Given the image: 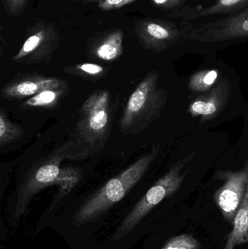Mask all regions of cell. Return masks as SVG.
Wrapping results in <instances>:
<instances>
[{
  "label": "cell",
  "instance_id": "cell-23",
  "mask_svg": "<svg viewBox=\"0 0 248 249\" xmlns=\"http://www.w3.org/2000/svg\"><path fill=\"white\" fill-rule=\"evenodd\" d=\"M72 1H81L82 0H72Z\"/></svg>",
  "mask_w": 248,
  "mask_h": 249
},
{
  "label": "cell",
  "instance_id": "cell-17",
  "mask_svg": "<svg viewBox=\"0 0 248 249\" xmlns=\"http://www.w3.org/2000/svg\"><path fill=\"white\" fill-rule=\"evenodd\" d=\"M24 130L18 124L10 121L3 109L0 111V146L13 143L22 137Z\"/></svg>",
  "mask_w": 248,
  "mask_h": 249
},
{
  "label": "cell",
  "instance_id": "cell-8",
  "mask_svg": "<svg viewBox=\"0 0 248 249\" xmlns=\"http://www.w3.org/2000/svg\"><path fill=\"white\" fill-rule=\"evenodd\" d=\"M134 28L141 47L154 53L167 51L183 39L184 34L173 22L151 18L137 20Z\"/></svg>",
  "mask_w": 248,
  "mask_h": 249
},
{
  "label": "cell",
  "instance_id": "cell-5",
  "mask_svg": "<svg viewBox=\"0 0 248 249\" xmlns=\"http://www.w3.org/2000/svg\"><path fill=\"white\" fill-rule=\"evenodd\" d=\"M64 159H71L68 143L58 147L45 159L38 162L29 171L19 189L15 217L19 219L34 195L51 185H55Z\"/></svg>",
  "mask_w": 248,
  "mask_h": 249
},
{
  "label": "cell",
  "instance_id": "cell-7",
  "mask_svg": "<svg viewBox=\"0 0 248 249\" xmlns=\"http://www.w3.org/2000/svg\"><path fill=\"white\" fill-rule=\"evenodd\" d=\"M248 38V7L231 16L185 30L183 39L216 43Z\"/></svg>",
  "mask_w": 248,
  "mask_h": 249
},
{
  "label": "cell",
  "instance_id": "cell-4",
  "mask_svg": "<svg viewBox=\"0 0 248 249\" xmlns=\"http://www.w3.org/2000/svg\"><path fill=\"white\" fill-rule=\"evenodd\" d=\"M195 156V153L189 154L186 158L178 161L167 174L147 191L122 221L114 235L115 241H118L129 234L155 206L180 189L188 174V171H183V168Z\"/></svg>",
  "mask_w": 248,
  "mask_h": 249
},
{
  "label": "cell",
  "instance_id": "cell-18",
  "mask_svg": "<svg viewBox=\"0 0 248 249\" xmlns=\"http://www.w3.org/2000/svg\"><path fill=\"white\" fill-rule=\"evenodd\" d=\"M64 71L67 74L84 77V78L99 79L104 75L106 70L104 67L93 63H81L68 66L64 69Z\"/></svg>",
  "mask_w": 248,
  "mask_h": 249
},
{
  "label": "cell",
  "instance_id": "cell-9",
  "mask_svg": "<svg viewBox=\"0 0 248 249\" xmlns=\"http://www.w3.org/2000/svg\"><path fill=\"white\" fill-rule=\"evenodd\" d=\"M218 178L225 180L217 190L215 201L226 221L234 225V218L244 198L248 179V166L241 171L217 172Z\"/></svg>",
  "mask_w": 248,
  "mask_h": 249
},
{
  "label": "cell",
  "instance_id": "cell-12",
  "mask_svg": "<svg viewBox=\"0 0 248 249\" xmlns=\"http://www.w3.org/2000/svg\"><path fill=\"white\" fill-rule=\"evenodd\" d=\"M124 32L119 28L106 29L92 36L87 44L90 58L103 61H115L123 53Z\"/></svg>",
  "mask_w": 248,
  "mask_h": 249
},
{
  "label": "cell",
  "instance_id": "cell-11",
  "mask_svg": "<svg viewBox=\"0 0 248 249\" xmlns=\"http://www.w3.org/2000/svg\"><path fill=\"white\" fill-rule=\"evenodd\" d=\"M231 94V85L227 80L218 83L209 91L201 95L189 105V113L200 118V122L211 121L224 109Z\"/></svg>",
  "mask_w": 248,
  "mask_h": 249
},
{
  "label": "cell",
  "instance_id": "cell-13",
  "mask_svg": "<svg viewBox=\"0 0 248 249\" xmlns=\"http://www.w3.org/2000/svg\"><path fill=\"white\" fill-rule=\"evenodd\" d=\"M248 7V0H215L212 5L204 7H183L171 12L168 18H182L185 20H192L200 18L218 14L237 13Z\"/></svg>",
  "mask_w": 248,
  "mask_h": 249
},
{
  "label": "cell",
  "instance_id": "cell-1",
  "mask_svg": "<svg viewBox=\"0 0 248 249\" xmlns=\"http://www.w3.org/2000/svg\"><path fill=\"white\" fill-rule=\"evenodd\" d=\"M111 96L98 90L82 105L74 136L67 142L71 159H81L103 149L110 129Z\"/></svg>",
  "mask_w": 248,
  "mask_h": 249
},
{
  "label": "cell",
  "instance_id": "cell-15",
  "mask_svg": "<svg viewBox=\"0 0 248 249\" xmlns=\"http://www.w3.org/2000/svg\"><path fill=\"white\" fill-rule=\"evenodd\" d=\"M82 177L83 171L80 168L74 167L61 168L55 183L59 190L55 202H58L68 195L80 182Z\"/></svg>",
  "mask_w": 248,
  "mask_h": 249
},
{
  "label": "cell",
  "instance_id": "cell-22",
  "mask_svg": "<svg viewBox=\"0 0 248 249\" xmlns=\"http://www.w3.org/2000/svg\"><path fill=\"white\" fill-rule=\"evenodd\" d=\"M153 5L163 11H175L181 8L186 0H151Z\"/></svg>",
  "mask_w": 248,
  "mask_h": 249
},
{
  "label": "cell",
  "instance_id": "cell-16",
  "mask_svg": "<svg viewBox=\"0 0 248 249\" xmlns=\"http://www.w3.org/2000/svg\"><path fill=\"white\" fill-rule=\"evenodd\" d=\"M67 88L45 90L32 96L24 102L23 105L29 108L52 107L59 102L65 94Z\"/></svg>",
  "mask_w": 248,
  "mask_h": 249
},
{
  "label": "cell",
  "instance_id": "cell-20",
  "mask_svg": "<svg viewBox=\"0 0 248 249\" xmlns=\"http://www.w3.org/2000/svg\"><path fill=\"white\" fill-rule=\"evenodd\" d=\"M137 0H82L84 4H96L103 12L110 11L132 4Z\"/></svg>",
  "mask_w": 248,
  "mask_h": 249
},
{
  "label": "cell",
  "instance_id": "cell-21",
  "mask_svg": "<svg viewBox=\"0 0 248 249\" xmlns=\"http://www.w3.org/2000/svg\"><path fill=\"white\" fill-rule=\"evenodd\" d=\"M4 12L12 17H19L25 11L29 0H1Z\"/></svg>",
  "mask_w": 248,
  "mask_h": 249
},
{
  "label": "cell",
  "instance_id": "cell-10",
  "mask_svg": "<svg viewBox=\"0 0 248 249\" xmlns=\"http://www.w3.org/2000/svg\"><path fill=\"white\" fill-rule=\"evenodd\" d=\"M67 87L66 82L60 77L26 74L6 84L1 89V93L2 97L7 100H17L32 97L43 90Z\"/></svg>",
  "mask_w": 248,
  "mask_h": 249
},
{
  "label": "cell",
  "instance_id": "cell-14",
  "mask_svg": "<svg viewBox=\"0 0 248 249\" xmlns=\"http://www.w3.org/2000/svg\"><path fill=\"white\" fill-rule=\"evenodd\" d=\"M221 71L216 69L204 70L191 76L188 82L189 89L198 93H206L218 83Z\"/></svg>",
  "mask_w": 248,
  "mask_h": 249
},
{
  "label": "cell",
  "instance_id": "cell-3",
  "mask_svg": "<svg viewBox=\"0 0 248 249\" xmlns=\"http://www.w3.org/2000/svg\"><path fill=\"white\" fill-rule=\"evenodd\" d=\"M159 79L158 71H150L131 93L119 121L121 133L138 134L161 115L167 93Z\"/></svg>",
  "mask_w": 248,
  "mask_h": 249
},
{
  "label": "cell",
  "instance_id": "cell-19",
  "mask_svg": "<svg viewBox=\"0 0 248 249\" xmlns=\"http://www.w3.org/2000/svg\"><path fill=\"white\" fill-rule=\"evenodd\" d=\"M199 241L189 234H182L170 238L161 249H200Z\"/></svg>",
  "mask_w": 248,
  "mask_h": 249
},
{
  "label": "cell",
  "instance_id": "cell-6",
  "mask_svg": "<svg viewBox=\"0 0 248 249\" xmlns=\"http://www.w3.org/2000/svg\"><path fill=\"white\" fill-rule=\"evenodd\" d=\"M26 32V39L12 60L26 64L50 62L60 47L59 33L55 24L43 19L33 18Z\"/></svg>",
  "mask_w": 248,
  "mask_h": 249
},
{
  "label": "cell",
  "instance_id": "cell-2",
  "mask_svg": "<svg viewBox=\"0 0 248 249\" xmlns=\"http://www.w3.org/2000/svg\"><path fill=\"white\" fill-rule=\"evenodd\" d=\"M158 154L159 147L155 146L151 152L109 180L77 211L73 217L74 225L80 226L93 222L120 201L142 178Z\"/></svg>",
  "mask_w": 248,
  "mask_h": 249
}]
</instances>
